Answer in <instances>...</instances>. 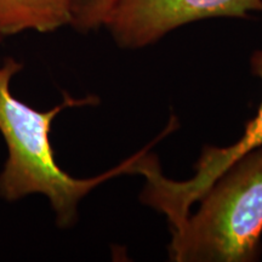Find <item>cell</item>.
<instances>
[{
	"label": "cell",
	"instance_id": "6da1fadb",
	"mask_svg": "<svg viewBox=\"0 0 262 262\" xmlns=\"http://www.w3.org/2000/svg\"><path fill=\"white\" fill-rule=\"evenodd\" d=\"M21 70V62L12 57L6 58L0 67V133L9 155L0 173V196L14 202L34 193L44 194L56 214L57 225L70 227L77 219L81 199L114 176L135 173L141 152L96 178H72L58 166L55 158L50 140L52 122L64 108L97 103V98H73L64 94L62 103L52 110H34L15 97L10 88L14 75Z\"/></svg>",
	"mask_w": 262,
	"mask_h": 262
},
{
	"label": "cell",
	"instance_id": "7a4b0ae2",
	"mask_svg": "<svg viewBox=\"0 0 262 262\" xmlns=\"http://www.w3.org/2000/svg\"><path fill=\"white\" fill-rule=\"evenodd\" d=\"M198 211L171 228L178 262H251L261 253L262 146L241 157L201 196Z\"/></svg>",
	"mask_w": 262,
	"mask_h": 262
},
{
	"label": "cell",
	"instance_id": "3957f363",
	"mask_svg": "<svg viewBox=\"0 0 262 262\" xmlns=\"http://www.w3.org/2000/svg\"><path fill=\"white\" fill-rule=\"evenodd\" d=\"M251 71L262 81V50L255 51L250 60ZM262 146V101L257 114L245 127L243 136L233 145L206 147L195 165V173L186 181L166 179L160 171L155 157L146 156L137 166V173L145 176L146 187L142 201L163 212L170 228L185 220L189 209L214 185L232 164L248 152Z\"/></svg>",
	"mask_w": 262,
	"mask_h": 262
},
{
	"label": "cell",
	"instance_id": "277c9868",
	"mask_svg": "<svg viewBox=\"0 0 262 262\" xmlns=\"http://www.w3.org/2000/svg\"><path fill=\"white\" fill-rule=\"evenodd\" d=\"M255 11L262 12V0H113L103 26L119 47L140 49L191 22Z\"/></svg>",
	"mask_w": 262,
	"mask_h": 262
},
{
	"label": "cell",
	"instance_id": "5b68a950",
	"mask_svg": "<svg viewBox=\"0 0 262 262\" xmlns=\"http://www.w3.org/2000/svg\"><path fill=\"white\" fill-rule=\"evenodd\" d=\"M73 0H0V35L54 32L72 25Z\"/></svg>",
	"mask_w": 262,
	"mask_h": 262
},
{
	"label": "cell",
	"instance_id": "8992f818",
	"mask_svg": "<svg viewBox=\"0 0 262 262\" xmlns=\"http://www.w3.org/2000/svg\"><path fill=\"white\" fill-rule=\"evenodd\" d=\"M112 3L113 0H73L71 26L83 33L101 27Z\"/></svg>",
	"mask_w": 262,
	"mask_h": 262
},
{
	"label": "cell",
	"instance_id": "52a82bcc",
	"mask_svg": "<svg viewBox=\"0 0 262 262\" xmlns=\"http://www.w3.org/2000/svg\"><path fill=\"white\" fill-rule=\"evenodd\" d=\"M2 39H3V37H2V35H0V40H2Z\"/></svg>",
	"mask_w": 262,
	"mask_h": 262
}]
</instances>
